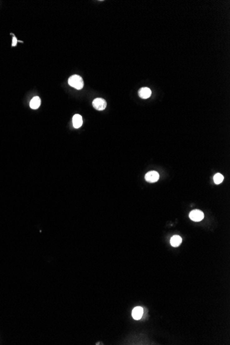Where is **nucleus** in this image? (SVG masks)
<instances>
[{
  "mask_svg": "<svg viewBox=\"0 0 230 345\" xmlns=\"http://www.w3.org/2000/svg\"><path fill=\"white\" fill-rule=\"evenodd\" d=\"M41 105V99L39 97H33L31 102H30V107H31L33 110H36V109L39 108V107Z\"/></svg>",
  "mask_w": 230,
  "mask_h": 345,
  "instance_id": "obj_8",
  "label": "nucleus"
},
{
  "mask_svg": "<svg viewBox=\"0 0 230 345\" xmlns=\"http://www.w3.org/2000/svg\"><path fill=\"white\" fill-rule=\"evenodd\" d=\"M182 243V238L178 235H174L171 238L170 244L172 247H179Z\"/></svg>",
  "mask_w": 230,
  "mask_h": 345,
  "instance_id": "obj_9",
  "label": "nucleus"
},
{
  "mask_svg": "<svg viewBox=\"0 0 230 345\" xmlns=\"http://www.w3.org/2000/svg\"><path fill=\"white\" fill-rule=\"evenodd\" d=\"M92 105L96 110H105L106 106H107V104H106L105 99L101 98H96L92 101Z\"/></svg>",
  "mask_w": 230,
  "mask_h": 345,
  "instance_id": "obj_2",
  "label": "nucleus"
},
{
  "mask_svg": "<svg viewBox=\"0 0 230 345\" xmlns=\"http://www.w3.org/2000/svg\"><path fill=\"white\" fill-rule=\"evenodd\" d=\"M68 84L76 90H81L84 86L83 79L77 75H72L68 79Z\"/></svg>",
  "mask_w": 230,
  "mask_h": 345,
  "instance_id": "obj_1",
  "label": "nucleus"
},
{
  "mask_svg": "<svg viewBox=\"0 0 230 345\" xmlns=\"http://www.w3.org/2000/svg\"><path fill=\"white\" fill-rule=\"evenodd\" d=\"M82 124H83V119L81 116L78 114L74 115V117H72L73 127L76 129H78L81 127Z\"/></svg>",
  "mask_w": 230,
  "mask_h": 345,
  "instance_id": "obj_5",
  "label": "nucleus"
},
{
  "mask_svg": "<svg viewBox=\"0 0 230 345\" xmlns=\"http://www.w3.org/2000/svg\"><path fill=\"white\" fill-rule=\"evenodd\" d=\"M17 38L15 37H13L12 38V46H15L17 45Z\"/></svg>",
  "mask_w": 230,
  "mask_h": 345,
  "instance_id": "obj_11",
  "label": "nucleus"
},
{
  "mask_svg": "<svg viewBox=\"0 0 230 345\" xmlns=\"http://www.w3.org/2000/svg\"><path fill=\"white\" fill-rule=\"evenodd\" d=\"M152 95L151 90L148 88H142L139 90V95L141 99H146L150 97Z\"/></svg>",
  "mask_w": 230,
  "mask_h": 345,
  "instance_id": "obj_6",
  "label": "nucleus"
},
{
  "mask_svg": "<svg viewBox=\"0 0 230 345\" xmlns=\"http://www.w3.org/2000/svg\"><path fill=\"white\" fill-rule=\"evenodd\" d=\"M223 179H224V177H223V176L220 173L216 174L214 177V181L215 184L216 185L221 184L223 181Z\"/></svg>",
  "mask_w": 230,
  "mask_h": 345,
  "instance_id": "obj_10",
  "label": "nucleus"
},
{
  "mask_svg": "<svg viewBox=\"0 0 230 345\" xmlns=\"http://www.w3.org/2000/svg\"><path fill=\"white\" fill-rule=\"evenodd\" d=\"M143 314V309L141 307H136L132 310V318L135 320H138L141 318Z\"/></svg>",
  "mask_w": 230,
  "mask_h": 345,
  "instance_id": "obj_7",
  "label": "nucleus"
},
{
  "mask_svg": "<svg viewBox=\"0 0 230 345\" xmlns=\"http://www.w3.org/2000/svg\"><path fill=\"white\" fill-rule=\"evenodd\" d=\"M189 218L193 221L195 222H199L201 221L203 218H204V214L203 213V211L198 210H195L192 211L189 213Z\"/></svg>",
  "mask_w": 230,
  "mask_h": 345,
  "instance_id": "obj_3",
  "label": "nucleus"
},
{
  "mask_svg": "<svg viewBox=\"0 0 230 345\" xmlns=\"http://www.w3.org/2000/svg\"><path fill=\"white\" fill-rule=\"evenodd\" d=\"M145 181L149 183H155L159 179V174L157 172L151 171L148 172L145 176Z\"/></svg>",
  "mask_w": 230,
  "mask_h": 345,
  "instance_id": "obj_4",
  "label": "nucleus"
}]
</instances>
